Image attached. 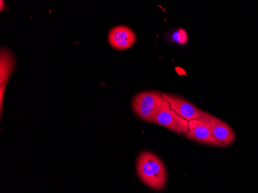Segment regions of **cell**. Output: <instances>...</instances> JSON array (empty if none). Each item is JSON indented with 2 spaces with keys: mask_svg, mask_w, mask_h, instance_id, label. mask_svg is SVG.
Returning a JSON list of instances; mask_svg holds the SVG:
<instances>
[{
  "mask_svg": "<svg viewBox=\"0 0 258 193\" xmlns=\"http://www.w3.org/2000/svg\"><path fill=\"white\" fill-rule=\"evenodd\" d=\"M132 107L135 114L148 122L152 120L161 111L171 109L169 102L159 91H144L138 94L133 98Z\"/></svg>",
  "mask_w": 258,
  "mask_h": 193,
  "instance_id": "2",
  "label": "cell"
},
{
  "mask_svg": "<svg viewBox=\"0 0 258 193\" xmlns=\"http://www.w3.org/2000/svg\"><path fill=\"white\" fill-rule=\"evenodd\" d=\"M136 42V33L125 26L114 27L110 30L108 34V43L115 50H127Z\"/></svg>",
  "mask_w": 258,
  "mask_h": 193,
  "instance_id": "7",
  "label": "cell"
},
{
  "mask_svg": "<svg viewBox=\"0 0 258 193\" xmlns=\"http://www.w3.org/2000/svg\"><path fill=\"white\" fill-rule=\"evenodd\" d=\"M16 59L14 54L8 49L3 48L0 56V88H1V108L4 101V91L8 83L9 78L11 76L14 68Z\"/></svg>",
  "mask_w": 258,
  "mask_h": 193,
  "instance_id": "8",
  "label": "cell"
},
{
  "mask_svg": "<svg viewBox=\"0 0 258 193\" xmlns=\"http://www.w3.org/2000/svg\"><path fill=\"white\" fill-rule=\"evenodd\" d=\"M152 122L166 127L181 136H186L189 132V120L182 118L172 109L161 111Z\"/></svg>",
  "mask_w": 258,
  "mask_h": 193,
  "instance_id": "4",
  "label": "cell"
},
{
  "mask_svg": "<svg viewBox=\"0 0 258 193\" xmlns=\"http://www.w3.org/2000/svg\"><path fill=\"white\" fill-rule=\"evenodd\" d=\"M172 39H173V41L176 42L179 44H185L188 41V36H187L185 30H179L174 33Z\"/></svg>",
  "mask_w": 258,
  "mask_h": 193,
  "instance_id": "9",
  "label": "cell"
},
{
  "mask_svg": "<svg viewBox=\"0 0 258 193\" xmlns=\"http://www.w3.org/2000/svg\"><path fill=\"white\" fill-rule=\"evenodd\" d=\"M138 176L152 189L162 190L167 181L166 168L160 158L151 152H142L136 163Z\"/></svg>",
  "mask_w": 258,
  "mask_h": 193,
  "instance_id": "1",
  "label": "cell"
},
{
  "mask_svg": "<svg viewBox=\"0 0 258 193\" xmlns=\"http://www.w3.org/2000/svg\"><path fill=\"white\" fill-rule=\"evenodd\" d=\"M200 120H204L208 124L213 136L220 144V147L230 146L235 141V132L224 120H220L204 111H201Z\"/></svg>",
  "mask_w": 258,
  "mask_h": 193,
  "instance_id": "3",
  "label": "cell"
},
{
  "mask_svg": "<svg viewBox=\"0 0 258 193\" xmlns=\"http://www.w3.org/2000/svg\"><path fill=\"white\" fill-rule=\"evenodd\" d=\"M185 137L186 139L194 141V142L204 144L207 146L220 147V144L216 141L213 136L208 124L204 120H189V132Z\"/></svg>",
  "mask_w": 258,
  "mask_h": 193,
  "instance_id": "6",
  "label": "cell"
},
{
  "mask_svg": "<svg viewBox=\"0 0 258 193\" xmlns=\"http://www.w3.org/2000/svg\"><path fill=\"white\" fill-rule=\"evenodd\" d=\"M164 98L169 102L171 109L177 113L182 118L186 120H200L201 117V111L198 107H196L194 104L172 94H164Z\"/></svg>",
  "mask_w": 258,
  "mask_h": 193,
  "instance_id": "5",
  "label": "cell"
}]
</instances>
